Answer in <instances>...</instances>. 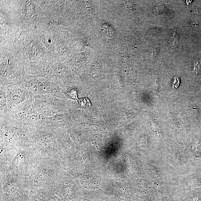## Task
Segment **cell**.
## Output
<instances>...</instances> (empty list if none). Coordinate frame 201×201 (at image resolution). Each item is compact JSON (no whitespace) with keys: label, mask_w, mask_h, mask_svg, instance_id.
<instances>
[{"label":"cell","mask_w":201,"mask_h":201,"mask_svg":"<svg viewBox=\"0 0 201 201\" xmlns=\"http://www.w3.org/2000/svg\"><path fill=\"white\" fill-rule=\"evenodd\" d=\"M31 109L46 116L52 117L60 112L61 100L48 96H33Z\"/></svg>","instance_id":"3957f363"},{"label":"cell","mask_w":201,"mask_h":201,"mask_svg":"<svg viewBox=\"0 0 201 201\" xmlns=\"http://www.w3.org/2000/svg\"><path fill=\"white\" fill-rule=\"evenodd\" d=\"M1 118H4L9 114L7 102L4 89L1 87Z\"/></svg>","instance_id":"8992f818"},{"label":"cell","mask_w":201,"mask_h":201,"mask_svg":"<svg viewBox=\"0 0 201 201\" xmlns=\"http://www.w3.org/2000/svg\"><path fill=\"white\" fill-rule=\"evenodd\" d=\"M5 118L17 125L31 127H44L51 125L49 117L31 109L9 113Z\"/></svg>","instance_id":"7a4b0ae2"},{"label":"cell","mask_w":201,"mask_h":201,"mask_svg":"<svg viewBox=\"0 0 201 201\" xmlns=\"http://www.w3.org/2000/svg\"><path fill=\"white\" fill-rule=\"evenodd\" d=\"M1 86L5 91L9 113L31 109L33 96L24 85L16 83L6 87Z\"/></svg>","instance_id":"6da1fadb"},{"label":"cell","mask_w":201,"mask_h":201,"mask_svg":"<svg viewBox=\"0 0 201 201\" xmlns=\"http://www.w3.org/2000/svg\"><path fill=\"white\" fill-rule=\"evenodd\" d=\"M24 85L33 96H48L61 99L64 94L59 86L40 79H31Z\"/></svg>","instance_id":"277c9868"},{"label":"cell","mask_w":201,"mask_h":201,"mask_svg":"<svg viewBox=\"0 0 201 201\" xmlns=\"http://www.w3.org/2000/svg\"><path fill=\"white\" fill-rule=\"evenodd\" d=\"M76 91H74L73 94H75V92H76ZM67 95H68L70 96V95H71V94H73V92H72V91H70L69 92L67 93ZM73 98H76V94H74L73 96Z\"/></svg>","instance_id":"9c48e42d"},{"label":"cell","mask_w":201,"mask_h":201,"mask_svg":"<svg viewBox=\"0 0 201 201\" xmlns=\"http://www.w3.org/2000/svg\"><path fill=\"white\" fill-rule=\"evenodd\" d=\"M16 71L14 64L9 62H4L1 65V75L2 77L8 78L12 76Z\"/></svg>","instance_id":"5b68a950"},{"label":"cell","mask_w":201,"mask_h":201,"mask_svg":"<svg viewBox=\"0 0 201 201\" xmlns=\"http://www.w3.org/2000/svg\"><path fill=\"white\" fill-rule=\"evenodd\" d=\"M45 180V176L43 173L39 172L35 177L34 180V184L37 187L41 186L44 183Z\"/></svg>","instance_id":"52a82bcc"},{"label":"cell","mask_w":201,"mask_h":201,"mask_svg":"<svg viewBox=\"0 0 201 201\" xmlns=\"http://www.w3.org/2000/svg\"><path fill=\"white\" fill-rule=\"evenodd\" d=\"M22 159V157L20 156V155L16 156L13 161V167H14L17 168H18L21 165V163L23 162Z\"/></svg>","instance_id":"ba28073f"},{"label":"cell","mask_w":201,"mask_h":201,"mask_svg":"<svg viewBox=\"0 0 201 201\" xmlns=\"http://www.w3.org/2000/svg\"><path fill=\"white\" fill-rule=\"evenodd\" d=\"M32 201H41V200H40V199H39V198H36V199H33V200H32Z\"/></svg>","instance_id":"30bf717a"}]
</instances>
